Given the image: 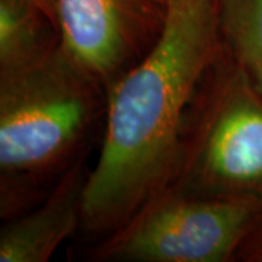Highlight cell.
Instances as JSON below:
<instances>
[{"instance_id": "6", "label": "cell", "mask_w": 262, "mask_h": 262, "mask_svg": "<svg viewBox=\"0 0 262 262\" xmlns=\"http://www.w3.org/2000/svg\"><path fill=\"white\" fill-rule=\"evenodd\" d=\"M86 158L77 160L38 206L3 222L0 262H46L66 239L80 230L89 173Z\"/></svg>"}, {"instance_id": "9", "label": "cell", "mask_w": 262, "mask_h": 262, "mask_svg": "<svg viewBox=\"0 0 262 262\" xmlns=\"http://www.w3.org/2000/svg\"><path fill=\"white\" fill-rule=\"evenodd\" d=\"M237 261L262 262V222L253 229V232L241 246L237 252Z\"/></svg>"}, {"instance_id": "3", "label": "cell", "mask_w": 262, "mask_h": 262, "mask_svg": "<svg viewBox=\"0 0 262 262\" xmlns=\"http://www.w3.org/2000/svg\"><path fill=\"white\" fill-rule=\"evenodd\" d=\"M168 188L262 201V95L226 47L191 111Z\"/></svg>"}, {"instance_id": "1", "label": "cell", "mask_w": 262, "mask_h": 262, "mask_svg": "<svg viewBox=\"0 0 262 262\" xmlns=\"http://www.w3.org/2000/svg\"><path fill=\"white\" fill-rule=\"evenodd\" d=\"M223 51L220 0H170L158 44L108 88L102 146L82 198L79 232L91 246L172 184L191 111Z\"/></svg>"}, {"instance_id": "8", "label": "cell", "mask_w": 262, "mask_h": 262, "mask_svg": "<svg viewBox=\"0 0 262 262\" xmlns=\"http://www.w3.org/2000/svg\"><path fill=\"white\" fill-rule=\"evenodd\" d=\"M227 53L262 95V0H220Z\"/></svg>"}, {"instance_id": "5", "label": "cell", "mask_w": 262, "mask_h": 262, "mask_svg": "<svg viewBox=\"0 0 262 262\" xmlns=\"http://www.w3.org/2000/svg\"><path fill=\"white\" fill-rule=\"evenodd\" d=\"M170 0H57L61 46L106 89L158 44Z\"/></svg>"}, {"instance_id": "10", "label": "cell", "mask_w": 262, "mask_h": 262, "mask_svg": "<svg viewBox=\"0 0 262 262\" xmlns=\"http://www.w3.org/2000/svg\"><path fill=\"white\" fill-rule=\"evenodd\" d=\"M31 5L41 10L44 15L58 28V13H57V0H27ZM60 31V29H58Z\"/></svg>"}, {"instance_id": "4", "label": "cell", "mask_w": 262, "mask_h": 262, "mask_svg": "<svg viewBox=\"0 0 262 262\" xmlns=\"http://www.w3.org/2000/svg\"><path fill=\"white\" fill-rule=\"evenodd\" d=\"M262 222V201L166 188L110 237L92 245L94 261L232 262Z\"/></svg>"}, {"instance_id": "7", "label": "cell", "mask_w": 262, "mask_h": 262, "mask_svg": "<svg viewBox=\"0 0 262 262\" xmlns=\"http://www.w3.org/2000/svg\"><path fill=\"white\" fill-rule=\"evenodd\" d=\"M61 42L60 31L27 0H0V70L32 64Z\"/></svg>"}, {"instance_id": "2", "label": "cell", "mask_w": 262, "mask_h": 262, "mask_svg": "<svg viewBox=\"0 0 262 262\" xmlns=\"http://www.w3.org/2000/svg\"><path fill=\"white\" fill-rule=\"evenodd\" d=\"M108 89L67 54L0 70V217L38 206L88 156L105 124Z\"/></svg>"}]
</instances>
